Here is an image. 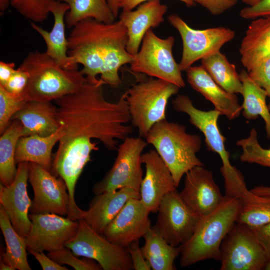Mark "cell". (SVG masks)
<instances>
[{
    "label": "cell",
    "instance_id": "6da1fadb",
    "mask_svg": "<svg viewBox=\"0 0 270 270\" xmlns=\"http://www.w3.org/2000/svg\"><path fill=\"white\" fill-rule=\"evenodd\" d=\"M100 78L87 81L78 91L55 100L57 120L63 136L60 140L86 137L100 140L110 150H117L119 140L132 132L128 104L122 94L116 102L106 100Z\"/></svg>",
    "mask_w": 270,
    "mask_h": 270
},
{
    "label": "cell",
    "instance_id": "7a4b0ae2",
    "mask_svg": "<svg viewBox=\"0 0 270 270\" xmlns=\"http://www.w3.org/2000/svg\"><path fill=\"white\" fill-rule=\"evenodd\" d=\"M68 38V54L78 64L88 82L100 81L114 88L122 82L120 68L130 64L134 56L126 50L128 32L121 21L106 24L93 18L78 22L71 28Z\"/></svg>",
    "mask_w": 270,
    "mask_h": 270
},
{
    "label": "cell",
    "instance_id": "3957f363",
    "mask_svg": "<svg viewBox=\"0 0 270 270\" xmlns=\"http://www.w3.org/2000/svg\"><path fill=\"white\" fill-rule=\"evenodd\" d=\"M242 203V198L225 195L213 211L201 217L191 237L179 246L182 267L206 260H220L221 244L236 222Z\"/></svg>",
    "mask_w": 270,
    "mask_h": 270
},
{
    "label": "cell",
    "instance_id": "277c9868",
    "mask_svg": "<svg viewBox=\"0 0 270 270\" xmlns=\"http://www.w3.org/2000/svg\"><path fill=\"white\" fill-rule=\"evenodd\" d=\"M170 170L178 188L190 170L204 164L196 156L202 146L200 137L186 132L184 126L166 119L156 123L146 137Z\"/></svg>",
    "mask_w": 270,
    "mask_h": 270
},
{
    "label": "cell",
    "instance_id": "5b68a950",
    "mask_svg": "<svg viewBox=\"0 0 270 270\" xmlns=\"http://www.w3.org/2000/svg\"><path fill=\"white\" fill-rule=\"evenodd\" d=\"M19 68L30 76L27 101L55 100L78 91L87 81L80 70L63 68L46 52H29Z\"/></svg>",
    "mask_w": 270,
    "mask_h": 270
},
{
    "label": "cell",
    "instance_id": "8992f818",
    "mask_svg": "<svg viewBox=\"0 0 270 270\" xmlns=\"http://www.w3.org/2000/svg\"><path fill=\"white\" fill-rule=\"evenodd\" d=\"M131 73L136 77V82L123 94L132 126L138 129L140 137L146 138L156 123L166 119L168 101L180 88L159 78Z\"/></svg>",
    "mask_w": 270,
    "mask_h": 270
},
{
    "label": "cell",
    "instance_id": "52a82bcc",
    "mask_svg": "<svg viewBox=\"0 0 270 270\" xmlns=\"http://www.w3.org/2000/svg\"><path fill=\"white\" fill-rule=\"evenodd\" d=\"M174 108L189 116L190 123L202 132L208 150L217 154L221 159L220 171L224 178L225 195L242 198L248 192L244 178L240 172L230 161V152L226 150V138L218 124L220 113L215 109L204 111L196 108L186 95L178 94L172 100Z\"/></svg>",
    "mask_w": 270,
    "mask_h": 270
},
{
    "label": "cell",
    "instance_id": "ba28073f",
    "mask_svg": "<svg viewBox=\"0 0 270 270\" xmlns=\"http://www.w3.org/2000/svg\"><path fill=\"white\" fill-rule=\"evenodd\" d=\"M174 40L172 36L160 38L150 29L143 38L140 48L130 64V72L159 78L180 88L184 87L182 71L172 55Z\"/></svg>",
    "mask_w": 270,
    "mask_h": 270
},
{
    "label": "cell",
    "instance_id": "9c48e42d",
    "mask_svg": "<svg viewBox=\"0 0 270 270\" xmlns=\"http://www.w3.org/2000/svg\"><path fill=\"white\" fill-rule=\"evenodd\" d=\"M96 144L86 137H76L59 141V146L52 162L50 172L65 182L70 196V212L67 217L72 220L83 218L84 210L74 200L76 185L82 170L90 160V154L98 150Z\"/></svg>",
    "mask_w": 270,
    "mask_h": 270
},
{
    "label": "cell",
    "instance_id": "30bf717a",
    "mask_svg": "<svg viewBox=\"0 0 270 270\" xmlns=\"http://www.w3.org/2000/svg\"><path fill=\"white\" fill-rule=\"evenodd\" d=\"M78 222L76 234L65 245L76 256L92 259L104 270L134 269L127 248L110 242L104 234L94 230L84 218Z\"/></svg>",
    "mask_w": 270,
    "mask_h": 270
},
{
    "label": "cell",
    "instance_id": "8fae6325",
    "mask_svg": "<svg viewBox=\"0 0 270 270\" xmlns=\"http://www.w3.org/2000/svg\"><path fill=\"white\" fill-rule=\"evenodd\" d=\"M148 144L142 138L127 136L118 146L110 170L93 186L94 194L130 188L140 192L143 179L142 156Z\"/></svg>",
    "mask_w": 270,
    "mask_h": 270
},
{
    "label": "cell",
    "instance_id": "7c38bea8",
    "mask_svg": "<svg viewBox=\"0 0 270 270\" xmlns=\"http://www.w3.org/2000/svg\"><path fill=\"white\" fill-rule=\"evenodd\" d=\"M221 270H264L268 260L253 229L236 222L220 250Z\"/></svg>",
    "mask_w": 270,
    "mask_h": 270
},
{
    "label": "cell",
    "instance_id": "4fadbf2b",
    "mask_svg": "<svg viewBox=\"0 0 270 270\" xmlns=\"http://www.w3.org/2000/svg\"><path fill=\"white\" fill-rule=\"evenodd\" d=\"M168 20L178 31L182 40V56L178 64L182 72L197 60L220 51L235 36L233 30L224 26L194 29L176 14L169 15Z\"/></svg>",
    "mask_w": 270,
    "mask_h": 270
},
{
    "label": "cell",
    "instance_id": "5bb4252c",
    "mask_svg": "<svg viewBox=\"0 0 270 270\" xmlns=\"http://www.w3.org/2000/svg\"><path fill=\"white\" fill-rule=\"evenodd\" d=\"M153 226L170 245L179 246L193 234L201 217L182 200L176 190L162 200Z\"/></svg>",
    "mask_w": 270,
    "mask_h": 270
},
{
    "label": "cell",
    "instance_id": "9a60e30c",
    "mask_svg": "<svg viewBox=\"0 0 270 270\" xmlns=\"http://www.w3.org/2000/svg\"><path fill=\"white\" fill-rule=\"evenodd\" d=\"M28 182L34 196L30 212L32 214H54L68 216L70 199L64 180L38 164L29 162Z\"/></svg>",
    "mask_w": 270,
    "mask_h": 270
},
{
    "label": "cell",
    "instance_id": "2e32d148",
    "mask_svg": "<svg viewBox=\"0 0 270 270\" xmlns=\"http://www.w3.org/2000/svg\"><path fill=\"white\" fill-rule=\"evenodd\" d=\"M31 227L24 238L27 248L38 252H54L64 248L76 234L78 220L54 214H29Z\"/></svg>",
    "mask_w": 270,
    "mask_h": 270
},
{
    "label": "cell",
    "instance_id": "e0dca14e",
    "mask_svg": "<svg viewBox=\"0 0 270 270\" xmlns=\"http://www.w3.org/2000/svg\"><path fill=\"white\" fill-rule=\"evenodd\" d=\"M150 213L140 198H130L107 226L104 235L112 243L126 248L150 228Z\"/></svg>",
    "mask_w": 270,
    "mask_h": 270
},
{
    "label": "cell",
    "instance_id": "ac0fdd59",
    "mask_svg": "<svg viewBox=\"0 0 270 270\" xmlns=\"http://www.w3.org/2000/svg\"><path fill=\"white\" fill-rule=\"evenodd\" d=\"M28 162L18 164L14 180L9 186L0 184V205L4 208L15 230L25 238L31 227L28 212L32 204L27 191Z\"/></svg>",
    "mask_w": 270,
    "mask_h": 270
},
{
    "label": "cell",
    "instance_id": "d6986e66",
    "mask_svg": "<svg viewBox=\"0 0 270 270\" xmlns=\"http://www.w3.org/2000/svg\"><path fill=\"white\" fill-rule=\"evenodd\" d=\"M179 194L184 202L200 217L213 211L224 197L212 172L204 166H195L185 174L184 186Z\"/></svg>",
    "mask_w": 270,
    "mask_h": 270
},
{
    "label": "cell",
    "instance_id": "ffe728a7",
    "mask_svg": "<svg viewBox=\"0 0 270 270\" xmlns=\"http://www.w3.org/2000/svg\"><path fill=\"white\" fill-rule=\"evenodd\" d=\"M142 162L146 174L140 187V200L150 212L156 213L164 196L177 188L170 170L155 150L142 154Z\"/></svg>",
    "mask_w": 270,
    "mask_h": 270
},
{
    "label": "cell",
    "instance_id": "44dd1931",
    "mask_svg": "<svg viewBox=\"0 0 270 270\" xmlns=\"http://www.w3.org/2000/svg\"><path fill=\"white\" fill-rule=\"evenodd\" d=\"M167 10V6L161 4L160 0L144 2L135 10H122L119 20L127 30L126 50L130 54H136L146 32L164 22Z\"/></svg>",
    "mask_w": 270,
    "mask_h": 270
},
{
    "label": "cell",
    "instance_id": "7402d4cb",
    "mask_svg": "<svg viewBox=\"0 0 270 270\" xmlns=\"http://www.w3.org/2000/svg\"><path fill=\"white\" fill-rule=\"evenodd\" d=\"M192 88L214 106V109L228 120L238 118L242 111L237 96L226 91L211 77L202 66H191L186 70Z\"/></svg>",
    "mask_w": 270,
    "mask_h": 270
},
{
    "label": "cell",
    "instance_id": "603a6c76",
    "mask_svg": "<svg viewBox=\"0 0 270 270\" xmlns=\"http://www.w3.org/2000/svg\"><path fill=\"white\" fill-rule=\"evenodd\" d=\"M68 10L67 4L56 0L50 8L54 20L52 30L48 32L34 22H30V26L44 40L46 53L63 68L74 70H78V64L68 54V41L65 34V16Z\"/></svg>",
    "mask_w": 270,
    "mask_h": 270
},
{
    "label": "cell",
    "instance_id": "cb8c5ba5",
    "mask_svg": "<svg viewBox=\"0 0 270 270\" xmlns=\"http://www.w3.org/2000/svg\"><path fill=\"white\" fill-rule=\"evenodd\" d=\"M132 198L140 199V194L130 188L96 194L90 200L82 218L96 232L104 234L107 226Z\"/></svg>",
    "mask_w": 270,
    "mask_h": 270
},
{
    "label": "cell",
    "instance_id": "d4e9b609",
    "mask_svg": "<svg viewBox=\"0 0 270 270\" xmlns=\"http://www.w3.org/2000/svg\"><path fill=\"white\" fill-rule=\"evenodd\" d=\"M22 125V136H50L60 128L57 108L51 102L28 100L12 118Z\"/></svg>",
    "mask_w": 270,
    "mask_h": 270
},
{
    "label": "cell",
    "instance_id": "484cf974",
    "mask_svg": "<svg viewBox=\"0 0 270 270\" xmlns=\"http://www.w3.org/2000/svg\"><path fill=\"white\" fill-rule=\"evenodd\" d=\"M239 52L248 72L270 58V16L254 19L242 40Z\"/></svg>",
    "mask_w": 270,
    "mask_h": 270
},
{
    "label": "cell",
    "instance_id": "4316f807",
    "mask_svg": "<svg viewBox=\"0 0 270 270\" xmlns=\"http://www.w3.org/2000/svg\"><path fill=\"white\" fill-rule=\"evenodd\" d=\"M63 135L60 127L57 132L48 136L32 135L20 137L16 150V164L25 162H34L50 171L52 148Z\"/></svg>",
    "mask_w": 270,
    "mask_h": 270
},
{
    "label": "cell",
    "instance_id": "83f0119b",
    "mask_svg": "<svg viewBox=\"0 0 270 270\" xmlns=\"http://www.w3.org/2000/svg\"><path fill=\"white\" fill-rule=\"evenodd\" d=\"M0 228L6 244L1 250L0 270H31L27 259L24 238L14 229L3 207L0 205Z\"/></svg>",
    "mask_w": 270,
    "mask_h": 270
},
{
    "label": "cell",
    "instance_id": "f1b7e54d",
    "mask_svg": "<svg viewBox=\"0 0 270 270\" xmlns=\"http://www.w3.org/2000/svg\"><path fill=\"white\" fill-rule=\"evenodd\" d=\"M242 84L241 94L242 114L248 120H254L260 116L264 120L267 136L270 138V112L266 103V91L258 85L242 70L239 74Z\"/></svg>",
    "mask_w": 270,
    "mask_h": 270
},
{
    "label": "cell",
    "instance_id": "f546056e",
    "mask_svg": "<svg viewBox=\"0 0 270 270\" xmlns=\"http://www.w3.org/2000/svg\"><path fill=\"white\" fill-rule=\"evenodd\" d=\"M144 244L141 250L153 270H174V262L180 253L179 246L169 244L151 226L143 237Z\"/></svg>",
    "mask_w": 270,
    "mask_h": 270
},
{
    "label": "cell",
    "instance_id": "4dcf8cb0",
    "mask_svg": "<svg viewBox=\"0 0 270 270\" xmlns=\"http://www.w3.org/2000/svg\"><path fill=\"white\" fill-rule=\"evenodd\" d=\"M67 4L69 10L65 16V24L72 28L78 22L93 18L106 24L115 22L116 18L112 13L106 0H59Z\"/></svg>",
    "mask_w": 270,
    "mask_h": 270
},
{
    "label": "cell",
    "instance_id": "1f68e13d",
    "mask_svg": "<svg viewBox=\"0 0 270 270\" xmlns=\"http://www.w3.org/2000/svg\"><path fill=\"white\" fill-rule=\"evenodd\" d=\"M22 130L21 122L14 120L0 138V180L5 186L12 182L16 174L15 154L18 142L22 136Z\"/></svg>",
    "mask_w": 270,
    "mask_h": 270
},
{
    "label": "cell",
    "instance_id": "d6a6232c",
    "mask_svg": "<svg viewBox=\"0 0 270 270\" xmlns=\"http://www.w3.org/2000/svg\"><path fill=\"white\" fill-rule=\"evenodd\" d=\"M202 66L212 79L226 91L241 94L242 84L234 64L218 51L201 60Z\"/></svg>",
    "mask_w": 270,
    "mask_h": 270
},
{
    "label": "cell",
    "instance_id": "836d02e7",
    "mask_svg": "<svg viewBox=\"0 0 270 270\" xmlns=\"http://www.w3.org/2000/svg\"><path fill=\"white\" fill-rule=\"evenodd\" d=\"M242 198L236 222L252 229L270 223V196L258 195L250 190Z\"/></svg>",
    "mask_w": 270,
    "mask_h": 270
},
{
    "label": "cell",
    "instance_id": "e575fe53",
    "mask_svg": "<svg viewBox=\"0 0 270 270\" xmlns=\"http://www.w3.org/2000/svg\"><path fill=\"white\" fill-rule=\"evenodd\" d=\"M236 144L242 149L240 161L270 168V148L266 149L260 145L256 129H252L248 136L239 140Z\"/></svg>",
    "mask_w": 270,
    "mask_h": 270
},
{
    "label": "cell",
    "instance_id": "d590c367",
    "mask_svg": "<svg viewBox=\"0 0 270 270\" xmlns=\"http://www.w3.org/2000/svg\"><path fill=\"white\" fill-rule=\"evenodd\" d=\"M56 0H11L10 5L31 22H42L50 13V8Z\"/></svg>",
    "mask_w": 270,
    "mask_h": 270
},
{
    "label": "cell",
    "instance_id": "8d00e7d4",
    "mask_svg": "<svg viewBox=\"0 0 270 270\" xmlns=\"http://www.w3.org/2000/svg\"><path fill=\"white\" fill-rule=\"evenodd\" d=\"M26 102L14 96L0 85V134L8 127L12 116L24 107Z\"/></svg>",
    "mask_w": 270,
    "mask_h": 270
},
{
    "label": "cell",
    "instance_id": "74e56055",
    "mask_svg": "<svg viewBox=\"0 0 270 270\" xmlns=\"http://www.w3.org/2000/svg\"><path fill=\"white\" fill-rule=\"evenodd\" d=\"M47 256L60 264H66L76 270H101L100 265L96 260L86 258L78 259L72 251L66 247L54 252H48Z\"/></svg>",
    "mask_w": 270,
    "mask_h": 270
},
{
    "label": "cell",
    "instance_id": "f35d334b",
    "mask_svg": "<svg viewBox=\"0 0 270 270\" xmlns=\"http://www.w3.org/2000/svg\"><path fill=\"white\" fill-rule=\"evenodd\" d=\"M29 80L30 76L28 72L18 68L16 70L10 79L2 86L7 92L16 98L26 100V96Z\"/></svg>",
    "mask_w": 270,
    "mask_h": 270
},
{
    "label": "cell",
    "instance_id": "ab89813d",
    "mask_svg": "<svg viewBox=\"0 0 270 270\" xmlns=\"http://www.w3.org/2000/svg\"><path fill=\"white\" fill-rule=\"evenodd\" d=\"M249 76L264 89L270 98V58L248 72ZM270 110V102L268 105Z\"/></svg>",
    "mask_w": 270,
    "mask_h": 270
},
{
    "label": "cell",
    "instance_id": "60d3db41",
    "mask_svg": "<svg viewBox=\"0 0 270 270\" xmlns=\"http://www.w3.org/2000/svg\"><path fill=\"white\" fill-rule=\"evenodd\" d=\"M240 16L245 19H256L270 16V0H262L253 6L242 8Z\"/></svg>",
    "mask_w": 270,
    "mask_h": 270
},
{
    "label": "cell",
    "instance_id": "b9f144b4",
    "mask_svg": "<svg viewBox=\"0 0 270 270\" xmlns=\"http://www.w3.org/2000/svg\"><path fill=\"white\" fill-rule=\"evenodd\" d=\"M206 8L214 16L220 15L228 10L238 2V0H192Z\"/></svg>",
    "mask_w": 270,
    "mask_h": 270
},
{
    "label": "cell",
    "instance_id": "7bdbcfd3",
    "mask_svg": "<svg viewBox=\"0 0 270 270\" xmlns=\"http://www.w3.org/2000/svg\"><path fill=\"white\" fill-rule=\"evenodd\" d=\"M138 242L139 240L134 242L127 248L133 268L135 270H152L149 262L143 256Z\"/></svg>",
    "mask_w": 270,
    "mask_h": 270
},
{
    "label": "cell",
    "instance_id": "ee69618b",
    "mask_svg": "<svg viewBox=\"0 0 270 270\" xmlns=\"http://www.w3.org/2000/svg\"><path fill=\"white\" fill-rule=\"evenodd\" d=\"M27 250L34 256L44 270H68L66 266L57 263L48 256H46L43 252L36 251L29 248H27Z\"/></svg>",
    "mask_w": 270,
    "mask_h": 270
},
{
    "label": "cell",
    "instance_id": "f6af8a7d",
    "mask_svg": "<svg viewBox=\"0 0 270 270\" xmlns=\"http://www.w3.org/2000/svg\"><path fill=\"white\" fill-rule=\"evenodd\" d=\"M253 230L270 260V223Z\"/></svg>",
    "mask_w": 270,
    "mask_h": 270
},
{
    "label": "cell",
    "instance_id": "bcb514c9",
    "mask_svg": "<svg viewBox=\"0 0 270 270\" xmlns=\"http://www.w3.org/2000/svg\"><path fill=\"white\" fill-rule=\"evenodd\" d=\"M15 64L0 62V85L4 86L14 74Z\"/></svg>",
    "mask_w": 270,
    "mask_h": 270
},
{
    "label": "cell",
    "instance_id": "7dc6e473",
    "mask_svg": "<svg viewBox=\"0 0 270 270\" xmlns=\"http://www.w3.org/2000/svg\"><path fill=\"white\" fill-rule=\"evenodd\" d=\"M153 0H122L120 8L122 10H132L137 7L139 4L144 2ZM184 3L187 6H192L195 3L192 0H178Z\"/></svg>",
    "mask_w": 270,
    "mask_h": 270
},
{
    "label": "cell",
    "instance_id": "c3c4849f",
    "mask_svg": "<svg viewBox=\"0 0 270 270\" xmlns=\"http://www.w3.org/2000/svg\"><path fill=\"white\" fill-rule=\"evenodd\" d=\"M250 190L254 194L260 196H270V186H259Z\"/></svg>",
    "mask_w": 270,
    "mask_h": 270
},
{
    "label": "cell",
    "instance_id": "681fc988",
    "mask_svg": "<svg viewBox=\"0 0 270 270\" xmlns=\"http://www.w3.org/2000/svg\"><path fill=\"white\" fill-rule=\"evenodd\" d=\"M106 1L112 13L116 18L118 16V12L120 8V4L122 0H106Z\"/></svg>",
    "mask_w": 270,
    "mask_h": 270
},
{
    "label": "cell",
    "instance_id": "f907efd6",
    "mask_svg": "<svg viewBox=\"0 0 270 270\" xmlns=\"http://www.w3.org/2000/svg\"><path fill=\"white\" fill-rule=\"evenodd\" d=\"M11 0H0V12H4L10 4Z\"/></svg>",
    "mask_w": 270,
    "mask_h": 270
},
{
    "label": "cell",
    "instance_id": "816d5d0a",
    "mask_svg": "<svg viewBox=\"0 0 270 270\" xmlns=\"http://www.w3.org/2000/svg\"><path fill=\"white\" fill-rule=\"evenodd\" d=\"M262 0H242V2L248 5V6H253Z\"/></svg>",
    "mask_w": 270,
    "mask_h": 270
},
{
    "label": "cell",
    "instance_id": "f5cc1de1",
    "mask_svg": "<svg viewBox=\"0 0 270 270\" xmlns=\"http://www.w3.org/2000/svg\"><path fill=\"white\" fill-rule=\"evenodd\" d=\"M264 270H270V260H268L265 266Z\"/></svg>",
    "mask_w": 270,
    "mask_h": 270
}]
</instances>
